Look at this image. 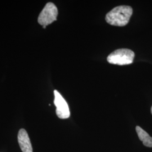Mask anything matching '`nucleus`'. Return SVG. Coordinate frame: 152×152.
I'll list each match as a JSON object with an SVG mask.
<instances>
[{"instance_id":"f257e3e1","label":"nucleus","mask_w":152,"mask_h":152,"mask_svg":"<svg viewBox=\"0 0 152 152\" xmlns=\"http://www.w3.org/2000/svg\"><path fill=\"white\" fill-rule=\"evenodd\" d=\"M132 12V8L129 6H117L107 13L105 20L110 25L124 27L129 23Z\"/></svg>"},{"instance_id":"f03ea898","label":"nucleus","mask_w":152,"mask_h":152,"mask_svg":"<svg viewBox=\"0 0 152 152\" xmlns=\"http://www.w3.org/2000/svg\"><path fill=\"white\" fill-rule=\"evenodd\" d=\"M135 53L128 49H117L107 57L108 62L116 65H129L133 63Z\"/></svg>"},{"instance_id":"7ed1b4c3","label":"nucleus","mask_w":152,"mask_h":152,"mask_svg":"<svg viewBox=\"0 0 152 152\" xmlns=\"http://www.w3.org/2000/svg\"><path fill=\"white\" fill-rule=\"evenodd\" d=\"M58 15V10L56 6L52 2H48L38 16V23L46 27L56 20Z\"/></svg>"},{"instance_id":"20e7f679","label":"nucleus","mask_w":152,"mask_h":152,"mask_svg":"<svg viewBox=\"0 0 152 152\" xmlns=\"http://www.w3.org/2000/svg\"><path fill=\"white\" fill-rule=\"evenodd\" d=\"M54 104L56 107V113L61 119H66L70 117L68 105L65 99L57 90H54Z\"/></svg>"},{"instance_id":"39448f33","label":"nucleus","mask_w":152,"mask_h":152,"mask_svg":"<svg viewBox=\"0 0 152 152\" xmlns=\"http://www.w3.org/2000/svg\"><path fill=\"white\" fill-rule=\"evenodd\" d=\"M19 146L23 152H33L32 147L27 131L24 129H20L18 135Z\"/></svg>"},{"instance_id":"423d86ee","label":"nucleus","mask_w":152,"mask_h":152,"mask_svg":"<svg viewBox=\"0 0 152 152\" xmlns=\"http://www.w3.org/2000/svg\"><path fill=\"white\" fill-rule=\"evenodd\" d=\"M136 131L138 137L144 145L145 147L152 148V137L149 136L145 131L140 126H136Z\"/></svg>"},{"instance_id":"0eeeda50","label":"nucleus","mask_w":152,"mask_h":152,"mask_svg":"<svg viewBox=\"0 0 152 152\" xmlns=\"http://www.w3.org/2000/svg\"><path fill=\"white\" fill-rule=\"evenodd\" d=\"M151 113H152V107H151Z\"/></svg>"}]
</instances>
